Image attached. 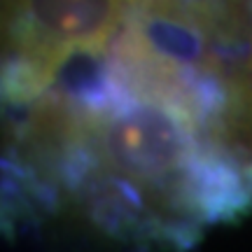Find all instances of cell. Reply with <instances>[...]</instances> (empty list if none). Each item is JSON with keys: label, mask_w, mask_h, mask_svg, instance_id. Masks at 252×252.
Here are the masks:
<instances>
[{"label": "cell", "mask_w": 252, "mask_h": 252, "mask_svg": "<svg viewBox=\"0 0 252 252\" xmlns=\"http://www.w3.org/2000/svg\"><path fill=\"white\" fill-rule=\"evenodd\" d=\"M217 112L105 63L56 112L63 182L100 226L180 243L252 196L250 175L206 133Z\"/></svg>", "instance_id": "6da1fadb"}, {"label": "cell", "mask_w": 252, "mask_h": 252, "mask_svg": "<svg viewBox=\"0 0 252 252\" xmlns=\"http://www.w3.org/2000/svg\"><path fill=\"white\" fill-rule=\"evenodd\" d=\"M131 5L133 0H9V98L33 103L68 65L100 56Z\"/></svg>", "instance_id": "7a4b0ae2"}]
</instances>
